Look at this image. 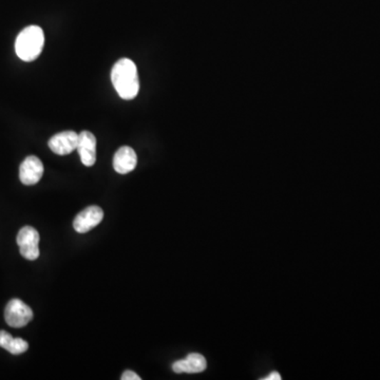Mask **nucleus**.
I'll use <instances>...</instances> for the list:
<instances>
[{"label":"nucleus","instance_id":"9b49d317","mask_svg":"<svg viewBox=\"0 0 380 380\" xmlns=\"http://www.w3.org/2000/svg\"><path fill=\"white\" fill-rule=\"evenodd\" d=\"M0 346L13 355H21V354L27 352L29 349V344L26 340L12 337V335L6 331H0Z\"/></svg>","mask_w":380,"mask_h":380},{"label":"nucleus","instance_id":"ddd939ff","mask_svg":"<svg viewBox=\"0 0 380 380\" xmlns=\"http://www.w3.org/2000/svg\"><path fill=\"white\" fill-rule=\"evenodd\" d=\"M263 380H281V375L278 372H272L271 374L265 377Z\"/></svg>","mask_w":380,"mask_h":380},{"label":"nucleus","instance_id":"1a4fd4ad","mask_svg":"<svg viewBox=\"0 0 380 380\" xmlns=\"http://www.w3.org/2000/svg\"><path fill=\"white\" fill-rule=\"evenodd\" d=\"M207 368V361L201 354L191 353L184 359L178 360L173 364V372L177 374H197L202 373Z\"/></svg>","mask_w":380,"mask_h":380},{"label":"nucleus","instance_id":"0eeeda50","mask_svg":"<svg viewBox=\"0 0 380 380\" xmlns=\"http://www.w3.org/2000/svg\"><path fill=\"white\" fill-rule=\"evenodd\" d=\"M78 135L76 131H63L49 140L50 149L58 155H67L78 148Z\"/></svg>","mask_w":380,"mask_h":380},{"label":"nucleus","instance_id":"7ed1b4c3","mask_svg":"<svg viewBox=\"0 0 380 380\" xmlns=\"http://www.w3.org/2000/svg\"><path fill=\"white\" fill-rule=\"evenodd\" d=\"M6 324L12 327H24L33 319V311L19 299H12L4 311Z\"/></svg>","mask_w":380,"mask_h":380},{"label":"nucleus","instance_id":"39448f33","mask_svg":"<svg viewBox=\"0 0 380 380\" xmlns=\"http://www.w3.org/2000/svg\"><path fill=\"white\" fill-rule=\"evenodd\" d=\"M104 219V212L98 206H89L82 210L73 221V227L78 234H86L96 227Z\"/></svg>","mask_w":380,"mask_h":380},{"label":"nucleus","instance_id":"f8f14e48","mask_svg":"<svg viewBox=\"0 0 380 380\" xmlns=\"http://www.w3.org/2000/svg\"><path fill=\"white\" fill-rule=\"evenodd\" d=\"M120 379L122 380H140V376H138L136 373L133 372V371H125L124 373H123L122 377H120Z\"/></svg>","mask_w":380,"mask_h":380},{"label":"nucleus","instance_id":"f257e3e1","mask_svg":"<svg viewBox=\"0 0 380 380\" xmlns=\"http://www.w3.org/2000/svg\"><path fill=\"white\" fill-rule=\"evenodd\" d=\"M111 81L123 100H133L140 91L138 68L131 59L122 58L116 61L112 68Z\"/></svg>","mask_w":380,"mask_h":380},{"label":"nucleus","instance_id":"423d86ee","mask_svg":"<svg viewBox=\"0 0 380 380\" xmlns=\"http://www.w3.org/2000/svg\"><path fill=\"white\" fill-rule=\"evenodd\" d=\"M43 175V162L35 155L26 158L19 168V179L24 185H35L41 181Z\"/></svg>","mask_w":380,"mask_h":380},{"label":"nucleus","instance_id":"9d476101","mask_svg":"<svg viewBox=\"0 0 380 380\" xmlns=\"http://www.w3.org/2000/svg\"><path fill=\"white\" fill-rule=\"evenodd\" d=\"M138 164L135 151L131 147L123 146L116 151L113 158L114 170L120 175H127L135 170Z\"/></svg>","mask_w":380,"mask_h":380},{"label":"nucleus","instance_id":"6e6552de","mask_svg":"<svg viewBox=\"0 0 380 380\" xmlns=\"http://www.w3.org/2000/svg\"><path fill=\"white\" fill-rule=\"evenodd\" d=\"M81 161L87 167L93 166L96 162V138L90 131H82L78 135V148Z\"/></svg>","mask_w":380,"mask_h":380},{"label":"nucleus","instance_id":"20e7f679","mask_svg":"<svg viewBox=\"0 0 380 380\" xmlns=\"http://www.w3.org/2000/svg\"><path fill=\"white\" fill-rule=\"evenodd\" d=\"M39 234L32 226H25L17 235V245L21 255L27 260H36L39 257Z\"/></svg>","mask_w":380,"mask_h":380},{"label":"nucleus","instance_id":"f03ea898","mask_svg":"<svg viewBox=\"0 0 380 380\" xmlns=\"http://www.w3.org/2000/svg\"><path fill=\"white\" fill-rule=\"evenodd\" d=\"M45 43V34L38 26L24 29L15 41L17 56L24 61H33L41 55Z\"/></svg>","mask_w":380,"mask_h":380}]
</instances>
